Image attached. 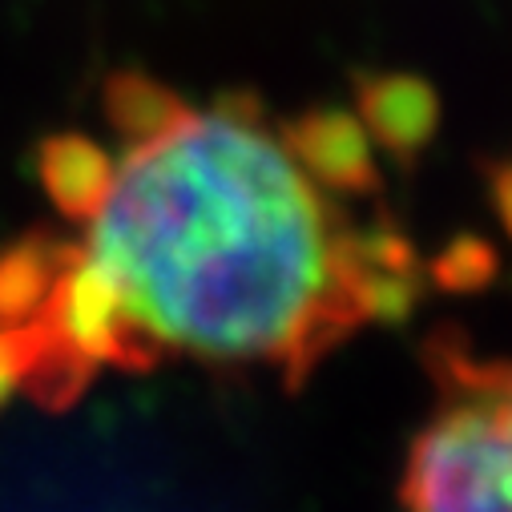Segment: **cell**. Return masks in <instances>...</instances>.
Returning a JSON list of instances; mask_svg holds the SVG:
<instances>
[{"instance_id": "obj_1", "label": "cell", "mask_w": 512, "mask_h": 512, "mask_svg": "<svg viewBox=\"0 0 512 512\" xmlns=\"http://www.w3.org/2000/svg\"><path fill=\"white\" fill-rule=\"evenodd\" d=\"M37 182L49 222L0 246V412L166 363L299 383L424 291L371 130L339 109L113 73L101 130L49 138Z\"/></svg>"}, {"instance_id": "obj_2", "label": "cell", "mask_w": 512, "mask_h": 512, "mask_svg": "<svg viewBox=\"0 0 512 512\" xmlns=\"http://www.w3.org/2000/svg\"><path fill=\"white\" fill-rule=\"evenodd\" d=\"M432 404L408 452L404 512H512V355L432 351Z\"/></svg>"}]
</instances>
